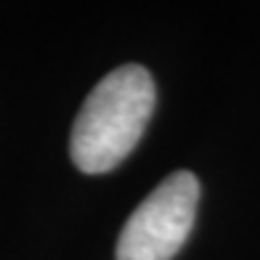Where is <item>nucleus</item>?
Instances as JSON below:
<instances>
[{
    "label": "nucleus",
    "instance_id": "f257e3e1",
    "mask_svg": "<svg viewBox=\"0 0 260 260\" xmlns=\"http://www.w3.org/2000/svg\"><path fill=\"white\" fill-rule=\"evenodd\" d=\"M157 104L149 69L125 64L104 75L80 106L69 136V154L88 175L109 173L138 146Z\"/></svg>",
    "mask_w": 260,
    "mask_h": 260
},
{
    "label": "nucleus",
    "instance_id": "f03ea898",
    "mask_svg": "<svg viewBox=\"0 0 260 260\" xmlns=\"http://www.w3.org/2000/svg\"><path fill=\"white\" fill-rule=\"evenodd\" d=\"M199 181L194 173L168 175L120 231L114 260H173L194 229Z\"/></svg>",
    "mask_w": 260,
    "mask_h": 260
}]
</instances>
